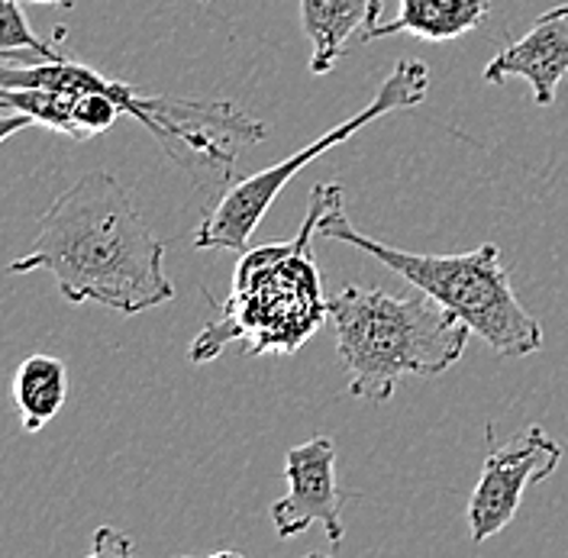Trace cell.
Listing matches in <instances>:
<instances>
[{"mask_svg": "<svg viewBox=\"0 0 568 558\" xmlns=\"http://www.w3.org/2000/svg\"><path fill=\"white\" fill-rule=\"evenodd\" d=\"M33 3H52V7H74V0H33Z\"/></svg>", "mask_w": 568, "mask_h": 558, "instance_id": "14", "label": "cell"}, {"mask_svg": "<svg viewBox=\"0 0 568 558\" xmlns=\"http://www.w3.org/2000/svg\"><path fill=\"white\" fill-rule=\"evenodd\" d=\"M287 494L272 504L278 539H294L311 526H323L333 546L343 542V497L336 481V446L329 436H314L284 455Z\"/></svg>", "mask_w": 568, "mask_h": 558, "instance_id": "7", "label": "cell"}, {"mask_svg": "<svg viewBox=\"0 0 568 558\" xmlns=\"http://www.w3.org/2000/svg\"><path fill=\"white\" fill-rule=\"evenodd\" d=\"M7 272H49L69 304H101L123 316L175 297L165 275V243L110 172H88L62 191L39 216L27 255L13 258Z\"/></svg>", "mask_w": 568, "mask_h": 558, "instance_id": "1", "label": "cell"}, {"mask_svg": "<svg viewBox=\"0 0 568 558\" xmlns=\"http://www.w3.org/2000/svg\"><path fill=\"white\" fill-rule=\"evenodd\" d=\"M13 407L27 433H39L49 419L62 414L69 400V368L49 352L27 355L13 372Z\"/></svg>", "mask_w": 568, "mask_h": 558, "instance_id": "11", "label": "cell"}, {"mask_svg": "<svg viewBox=\"0 0 568 558\" xmlns=\"http://www.w3.org/2000/svg\"><path fill=\"white\" fill-rule=\"evenodd\" d=\"M562 461L559 443L542 429L530 426L524 436L510 439L507 446H491L481 478L468 497V532L471 542L481 546L497 536L520 510L524 494L546 481Z\"/></svg>", "mask_w": 568, "mask_h": 558, "instance_id": "6", "label": "cell"}, {"mask_svg": "<svg viewBox=\"0 0 568 558\" xmlns=\"http://www.w3.org/2000/svg\"><path fill=\"white\" fill-rule=\"evenodd\" d=\"M568 74V3H559L536 17L530 33H524L507 49H500L485 65L488 84H504L507 78H524L530 84L536 106L556 104L559 81Z\"/></svg>", "mask_w": 568, "mask_h": 558, "instance_id": "8", "label": "cell"}, {"mask_svg": "<svg viewBox=\"0 0 568 558\" xmlns=\"http://www.w3.org/2000/svg\"><path fill=\"white\" fill-rule=\"evenodd\" d=\"M336 355L349 394L385 404L407 378H436L462 358L471 326L433 297L388 294L382 287H343L326 301Z\"/></svg>", "mask_w": 568, "mask_h": 558, "instance_id": "3", "label": "cell"}, {"mask_svg": "<svg viewBox=\"0 0 568 558\" xmlns=\"http://www.w3.org/2000/svg\"><path fill=\"white\" fill-rule=\"evenodd\" d=\"M36 126L33 120L27 116V113H17V110H0V145L10 140V136H17V133H23V130H30Z\"/></svg>", "mask_w": 568, "mask_h": 558, "instance_id": "13", "label": "cell"}, {"mask_svg": "<svg viewBox=\"0 0 568 558\" xmlns=\"http://www.w3.org/2000/svg\"><path fill=\"white\" fill-rule=\"evenodd\" d=\"M339 191L343 187L333 181L317 184L294 240L243 252L223 314L191 343L187 358L194 365L211 362L230 346H240L243 355H291L314 336L320 319L326 316L329 297H323L320 272L311 258V240L323 210Z\"/></svg>", "mask_w": 568, "mask_h": 558, "instance_id": "2", "label": "cell"}, {"mask_svg": "<svg viewBox=\"0 0 568 558\" xmlns=\"http://www.w3.org/2000/svg\"><path fill=\"white\" fill-rule=\"evenodd\" d=\"M65 55L62 42H45L27 23L20 0H0V62L13 65H33Z\"/></svg>", "mask_w": 568, "mask_h": 558, "instance_id": "12", "label": "cell"}, {"mask_svg": "<svg viewBox=\"0 0 568 558\" xmlns=\"http://www.w3.org/2000/svg\"><path fill=\"white\" fill-rule=\"evenodd\" d=\"M491 17V0H400L397 17L378 23L368 42L397 33L420 35L426 42H456Z\"/></svg>", "mask_w": 568, "mask_h": 558, "instance_id": "10", "label": "cell"}, {"mask_svg": "<svg viewBox=\"0 0 568 558\" xmlns=\"http://www.w3.org/2000/svg\"><path fill=\"white\" fill-rule=\"evenodd\" d=\"M429 91V69L417 59H400L397 69L378 84V91L372 94V101L362 106L358 113L346 116L343 123H336L333 130H326L323 136L311 142L307 149L294 152L282 159L278 165H268L255 175L240 177L230 191L220 194V201L204 216V223L194 233V248H220V252H246L248 240L255 236L258 223L265 220V213L272 204L282 197L287 181L297 175L304 165H311L314 159L326 155L329 149L349 142L368 123L388 116L394 110H407L426 101Z\"/></svg>", "mask_w": 568, "mask_h": 558, "instance_id": "5", "label": "cell"}, {"mask_svg": "<svg viewBox=\"0 0 568 558\" xmlns=\"http://www.w3.org/2000/svg\"><path fill=\"white\" fill-rule=\"evenodd\" d=\"M201 3H207V0H201Z\"/></svg>", "mask_w": 568, "mask_h": 558, "instance_id": "15", "label": "cell"}, {"mask_svg": "<svg viewBox=\"0 0 568 558\" xmlns=\"http://www.w3.org/2000/svg\"><path fill=\"white\" fill-rule=\"evenodd\" d=\"M317 233L329 243L353 245L382 262L394 275L410 281L439 307L468 323L471 333L481 336L500 358H527L542 349V326L520 304L510 284V272L500 265V248L495 243L456 255H424L397 248L355 230V223L346 216L343 191L326 204Z\"/></svg>", "mask_w": 568, "mask_h": 558, "instance_id": "4", "label": "cell"}, {"mask_svg": "<svg viewBox=\"0 0 568 558\" xmlns=\"http://www.w3.org/2000/svg\"><path fill=\"white\" fill-rule=\"evenodd\" d=\"M382 10L385 0H301V27L314 49L311 71L326 74L353 42H368Z\"/></svg>", "mask_w": 568, "mask_h": 558, "instance_id": "9", "label": "cell"}]
</instances>
